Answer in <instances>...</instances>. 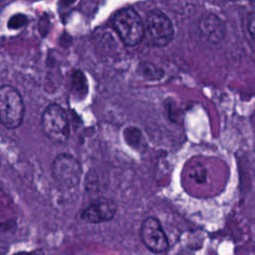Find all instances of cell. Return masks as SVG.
Instances as JSON below:
<instances>
[{
    "instance_id": "1",
    "label": "cell",
    "mask_w": 255,
    "mask_h": 255,
    "mask_svg": "<svg viewBox=\"0 0 255 255\" xmlns=\"http://www.w3.org/2000/svg\"><path fill=\"white\" fill-rule=\"evenodd\" d=\"M41 128L53 142H66L70 135V125L64 109L57 104L47 106L41 116Z\"/></svg>"
},
{
    "instance_id": "2",
    "label": "cell",
    "mask_w": 255,
    "mask_h": 255,
    "mask_svg": "<svg viewBox=\"0 0 255 255\" xmlns=\"http://www.w3.org/2000/svg\"><path fill=\"white\" fill-rule=\"evenodd\" d=\"M25 107L23 100L13 87L3 85L0 89V122L7 129L21 126L24 119Z\"/></svg>"
},
{
    "instance_id": "3",
    "label": "cell",
    "mask_w": 255,
    "mask_h": 255,
    "mask_svg": "<svg viewBox=\"0 0 255 255\" xmlns=\"http://www.w3.org/2000/svg\"><path fill=\"white\" fill-rule=\"evenodd\" d=\"M113 26L122 42L129 47L140 43L143 37V23L132 8L118 11L113 18Z\"/></svg>"
},
{
    "instance_id": "4",
    "label": "cell",
    "mask_w": 255,
    "mask_h": 255,
    "mask_svg": "<svg viewBox=\"0 0 255 255\" xmlns=\"http://www.w3.org/2000/svg\"><path fill=\"white\" fill-rule=\"evenodd\" d=\"M51 172L55 181L61 186L74 188L81 181L82 166L74 155L70 153H60L52 162Z\"/></svg>"
},
{
    "instance_id": "5",
    "label": "cell",
    "mask_w": 255,
    "mask_h": 255,
    "mask_svg": "<svg viewBox=\"0 0 255 255\" xmlns=\"http://www.w3.org/2000/svg\"><path fill=\"white\" fill-rule=\"evenodd\" d=\"M145 28L148 42L155 47H163L173 38L172 23L161 11L152 10L147 13Z\"/></svg>"
},
{
    "instance_id": "6",
    "label": "cell",
    "mask_w": 255,
    "mask_h": 255,
    "mask_svg": "<svg viewBox=\"0 0 255 255\" xmlns=\"http://www.w3.org/2000/svg\"><path fill=\"white\" fill-rule=\"evenodd\" d=\"M139 235L143 245L150 252L162 253L168 248L167 237L155 217L149 216L142 221Z\"/></svg>"
},
{
    "instance_id": "7",
    "label": "cell",
    "mask_w": 255,
    "mask_h": 255,
    "mask_svg": "<svg viewBox=\"0 0 255 255\" xmlns=\"http://www.w3.org/2000/svg\"><path fill=\"white\" fill-rule=\"evenodd\" d=\"M117 209V204L112 200H98L83 209L81 218L83 221L88 223L106 222L115 217Z\"/></svg>"
},
{
    "instance_id": "8",
    "label": "cell",
    "mask_w": 255,
    "mask_h": 255,
    "mask_svg": "<svg viewBox=\"0 0 255 255\" xmlns=\"http://www.w3.org/2000/svg\"><path fill=\"white\" fill-rule=\"evenodd\" d=\"M199 31L201 36L208 42L218 43L225 36V25L218 16L208 14L201 18Z\"/></svg>"
},
{
    "instance_id": "9",
    "label": "cell",
    "mask_w": 255,
    "mask_h": 255,
    "mask_svg": "<svg viewBox=\"0 0 255 255\" xmlns=\"http://www.w3.org/2000/svg\"><path fill=\"white\" fill-rule=\"evenodd\" d=\"M124 138L126 142L133 148H141L144 143V137L141 130L134 127H128L124 130Z\"/></svg>"
},
{
    "instance_id": "10",
    "label": "cell",
    "mask_w": 255,
    "mask_h": 255,
    "mask_svg": "<svg viewBox=\"0 0 255 255\" xmlns=\"http://www.w3.org/2000/svg\"><path fill=\"white\" fill-rule=\"evenodd\" d=\"M72 92L79 98H84L88 92L86 78L81 71H77L72 76Z\"/></svg>"
},
{
    "instance_id": "11",
    "label": "cell",
    "mask_w": 255,
    "mask_h": 255,
    "mask_svg": "<svg viewBox=\"0 0 255 255\" xmlns=\"http://www.w3.org/2000/svg\"><path fill=\"white\" fill-rule=\"evenodd\" d=\"M27 21V18L23 15H15L13 16L10 20H9V23H8V26L12 29H17V28H20L22 27L23 25H25Z\"/></svg>"
},
{
    "instance_id": "12",
    "label": "cell",
    "mask_w": 255,
    "mask_h": 255,
    "mask_svg": "<svg viewBox=\"0 0 255 255\" xmlns=\"http://www.w3.org/2000/svg\"><path fill=\"white\" fill-rule=\"evenodd\" d=\"M247 29L252 38L255 40V12H251L247 16Z\"/></svg>"
},
{
    "instance_id": "13",
    "label": "cell",
    "mask_w": 255,
    "mask_h": 255,
    "mask_svg": "<svg viewBox=\"0 0 255 255\" xmlns=\"http://www.w3.org/2000/svg\"><path fill=\"white\" fill-rule=\"evenodd\" d=\"M75 1H76V0H60L61 4H62L63 6H69V5L73 4Z\"/></svg>"
},
{
    "instance_id": "14",
    "label": "cell",
    "mask_w": 255,
    "mask_h": 255,
    "mask_svg": "<svg viewBox=\"0 0 255 255\" xmlns=\"http://www.w3.org/2000/svg\"><path fill=\"white\" fill-rule=\"evenodd\" d=\"M13 255H32V253H30V252H26V251H20V252L14 253Z\"/></svg>"
}]
</instances>
